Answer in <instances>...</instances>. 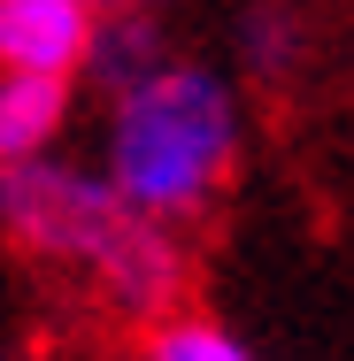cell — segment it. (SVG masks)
<instances>
[{"instance_id":"9c48e42d","label":"cell","mask_w":354,"mask_h":361,"mask_svg":"<svg viewBox=\"0 0 354 361\" xmlns=\"http://www.w3.org/2000/svg\"><path fill=\"white\" fill-rule=\"evenodd\" d=\"M139 361H146V354H139Z\"/></svg>"},{"instance_id":"52a82bcc","label":"cell","mask_w":354,"mask_h":361,"mask_svg":"<svg viewBox=\"0 0 354 361\" xmlns=\"http://www.w3.org/2000/svg\"><path fill=\"white\" fill-rule=\"evenodd\" d=\"M239 39H247V62H254L262 77H278L285 62H293V31H285V16H247Z\"/></svg>"},{"instance_id":"5b68a950","label":"cell","mask_w":354,"mask_h":361,"mask_svg":"<svg viewBox=\"0 0 354 361\" xmlns=\"http://www.w3.org/2000/svg\"><path fill=\"white\" fill-rule=\"evenodd\" d=\"M93 70L108 77V85H131L139 70L162 62V31H154V16H100V31H93V54H85Z\"/></svg>"},{"instance_id":"8992f818","label":"cell","mask_w":354,"mask_h":361,"mask_svg":"<svg viewBox=\"0 0 354 361\" xmlns=\"http://www.w3.org/2000/svg\"><path fill=\"white\" fill-rule=\"evenodd\" d=\"M146 361H254L223 323H201V315H177V323H162L154 331V346H146Z\"/></svg>"},{"instance_id":"3957f363","label":"cell","mask_w":354,"mask_h":361,"mask_svg":"<svg viewBox=\"0 0 354 361\" xmlns=\"http://www.w3.org/2000/svg\"><path fill=\"white\" fill-rule=\"evenodd\" d=\"M100 8L93 0H0V70L70 77L93 54Z\"/></svg>"},{"instance_id":"ba28073f","label":"cell","mask_w":354,"mask_h":361,"mask_svg":"<svg viewBox=\"0 0 354 361\" xmlns=\"http://www.w3.org/2000/svg\"><path fill=\"white\" fill-rule=\"evenodd\" d=\"M100 16H139V8H154V0H93Z\"/></svg>"},{"instance_id":"277c9868","label":"cell","mask_w":354,"mask_h":361,"mask_svg":"<svg viewBox=\"0 0 354 361\" xmlns=\"http://www.w3.org/2000/svg\"><path fill=\"white\" fill-rule=\"evenodd\" d=\"M70 123V77L47 70H0V169L39 161Z\"/></svg>"},{"instance_id":"6da1fadb","label":"cell","mask_w":354,"mask_h":361,"mask_svg":"<svg viewBox=\"0 0 354 361\" xmlns=\"http://www.w3.org/2000/svg\"><path fill=\"white\" fill-rule=\"evenodd\" d=\"M0 231L39 262L85 269L100 300L124 315H170L185 292V254H177L170 223L139 216L108 177L62 169L47 154L0 169Z\"/></svg>"},{"instance_id":"7a4b0ae2","label":"cell","mask_w":354,"mask_h":361,"mask_svg":"<svg viewBox=\"0 0 354 361\" xmlns=\"http://www.w3.org/2000/svg\"><path fill=\"white\" fill-rule=\"evenodd\" d=\"M239 161V100L201 62H154L131 85H116L108 108V161L100 177L154 223L208 208L216 185Z\"/></svg>"}]
</instances>
